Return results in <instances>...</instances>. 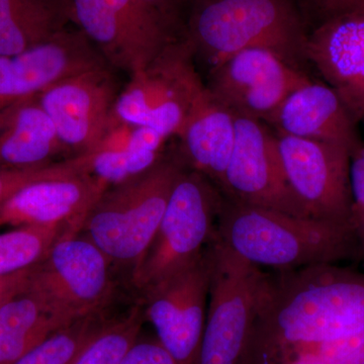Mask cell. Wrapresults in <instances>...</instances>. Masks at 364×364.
Listing matches in <instances>:
<instances>
[{
    "label": "cell",
    "instance_id": "obj_20",
    "mask_svg": "<svg viewBox=\"0 0 364 364\" xmlns=\"http://www.w3.org/2000/svg\"><path fill=\"white\" fill-rule=\"evenodd\" d=\"M64 150L38 95L0 111V168L47 164Z\"/></svg>",
    "mask_w": 364,
    "mask_h": 364
},
{
    "label": "cell",
    "instance_id": "obj_17",
    "mask_svg": "<svg viewBox=\"0 0 364 364\" xmlns=\"http://www.w3.org/2000/svg\"><path fill=\"white\" fill-rule=\"evenodd\" d=\"M107 188L90 173L33 182L0 207V226L67 225L80 230L85 215Z\"/></svg>",
    "mask_w": 364,
    "mask_h": 364
},
{
    "label": "cell",
    "instance_id": "obj_26",
    "mask_svg": "<svg viewBox=\"0 0 364 364\" xmlns=\"http://www.w3.org/2000/svg\"><path fill=\"white\" fill-rule=\"evenodd\" d=\"M145 318V311L141 303L124 318L109 321L74 364L121 363L124 354L138 340Z\"/></svg>",
    "mask_w": 364,
    "mask_h": 364
},
{
    "label": "cell",
    "instance_id": "obj_32",
    "mask_svg": "<svg viewBox=\"0 0 364 364\" xmlns=\"http://www.w3.org/2000/svg\"><path fill=\"white\" fill-rule=\"evenodd\" d=\"M31 270L32 267L0 279V306L6 303L7 299L25 291L28 287Z\"/></svg>",
    "mask_w": 364,
    "mask_h": 364
},
{
    "label": "cell",
    "instance_id": "obj_21",
    "mask_svg": "<svg viewBox=\"0 0 364 364\" xmlns=\"http://www.w3.org/2000/svg\"><path fill=\"white\" fill-rule=\"evenodd\" d=\"M71 18L70 0H0V56L49 42Z\"/></svg>",
    "mask_w": 364,
    "mask_h": 364
},
{
    "label": "cell",
    "instance_id": "obj_4",
    "mask_svg": "<svg viewBox=\"0 0 364 364\" xmlns=\"http://www.w3.org/2000/svg\"><path fill=\"white\" fill-rule=\"evenodd\" d=\"M186 168L181 157L163 156L131 181L109 186L90 208L79 233L112 265L135 272L154 240L174 184Z\"/></svg>",
    "mask_w": 364,
    "mask_h": 364
},
{
    "label": "cell",
    "instance_id": "obj_1",
    "mask_svg": "<svg viewBox=\"0 0 364 364\" xmlns=\"http://www.w3.org/2000/svg\"><path fill=\"white\" fill-rule=\"evenodd\" d=\"M364 332V272L337 263L267 272L244 352L310 346Z\"/></svg>",
    "mask_w": 364,
    "mask_h": 364
},
{
    "label": "cell",
    "instance_id": "obj_14",
    "mask_svg": "<svg viewBox=\"0 0 364 364\" xmlns=\"http://www.w3.org/2000/svg\"><path fill=\"white\" fill-rule=\"evenodd\" d=\"M117 97L105 65L62 79L38 95L59 140L74 156L92 153L104 140Z\"/></svg>",
    "mask_w": 364,
    "mask_h": 364
},
{
    "label": "cell",
    "instance_id": "obj_13",
    "mask_svg": "<svg viewBox=\"0 0 364 364\" xmlns=\"http://www.w3.org/2000/svg\"><path fill=\"white\" fill-rule=\"evenodd\" d=\"M310 80L275 53L253 48L210 69L205 85L234 116L269 123L282 102Z\"/></svg>",
    "mask_w": 364,
    "mask_h": 364
},
{
    "label": "cell",
    "instance_id": "obj_25",
    "mask_svg": "<svg viewBox=\"0 0 364 364\" xmlns=\"http://www.w3.org/2000/svg\"><path fill=\"white\" fill-rule=\"evenodd\" d=\"M238 364H364V332L328 343L247 352Z\"/></svg>",
    "mask_w": 364,
    "mask_h": 364
},
{
    "label": "cell",
    "instance_id": "obj_28",
    "mask_svg": "<svg viewBox=\"0 0 364 364\" xmlns=\"http://www.w3.org/2000/svg\"><path fill=\"white\" fill-rule=\"evenodd\" d=\"M86 155L61 162H51L26 168H0V207L18 191L33 182L88 173Z\"/></svg>",
    "mask_w": 364,
    "mask_h": 364
},
{
    "label": "cell",
    "instance_id": "obj_22",
    "mask_svg": "<svg viewBox=\"0 0 364 364\" xmlns=\"http://www.w3.org/2000/svg\"><path fill=\"white\" fill-rule=\"evenodd\" d=\"M70 323L26 287L0 306V364L16 363Z\"/></svg>",
    "mask_w": 364,
    "mask_h": 364
},
{
    "label": "cell",
    "instance_id": "obj_31",
    "mask_svg": "<svg viewBox=\"0 0 364 364\" xmlns=\"http://www.w3.org/2000/svg\"><path fill=\"white\" fill-rule=\"evenodd\" d=\"M146 4L162 14L182 35L184 16L189 0H142Z\"/></svg>",
    "mask_w": 364,
    "mask_h": 364
},
{
    "label": "cell",
    "instance_id": "obj_19",
    "mask_svg": "<svg viewBox=\"0 0 364 364\" xmlns=\"http://www.w3.org/2000/svg\"><path fill=\"white\" fill-rule=\"evenodd\" d=\"M235 135L234 114L205 85L177 136L181 141L179 156L188 168L208 177L220 189L233 152Z\"/></svg>",
    "mask_w": 364,
    "mask_h": 364
},
{
    "label": "cell",
    "instance_id": "obj_7",
    "mask_svg": "<svg viewBox=\"0 0 364 364\" xmlns=\"http://www.w3.org/2000/svg\"><path fill=\"white\" fill-rule=\"evenodd\" d=\"M267 272L225 246L217 234L213 242L212 277L198 364L239 363Z\"/></svg>",
    "mask_w": 364,
    "mask_h": 364
},
{
    "label": "cell",
    "instance_id": "obj_9",
    "mask_svg": "<svg viewBox=\"0 0 364 364\" xmlns=\"http://www.w3.org/2000/svg\"><path fill=\"white\" fill-rule=\"evenodd\" d=\"M112 267L90 239L68 232L32 267L28 289L73 322L104 311L112 294Z\"/></svg>",
    "mask_w": 364,
    "mask_h": 364
},
{
    "label": "cell",
    "instance_id": "obj_10",
    "mask_svg": "<svg viewBox=\"0 0 364 364\" xmlns=\"http://www.w3.org/2000/svg\"><path fill=\"white\" fill-rule=\"evenodd\" d=\"M213 242L195 261L142 293L146 318L177 364H198L212 277Z\"/></svg>",
    "mask_w": 364,
    "mask_h": 364
},
{
    "label": "cell",
    "instance_id": "obj_30",
    "mask_svg": "<svg viewBox=\"0 0 364 364\" xmlns=\"http://www.w3.org/2000/svg\"><path fill=\"white\" fill-rule=\"evenodd\" d=\"M119 364H177L158 340H145L132 345Z\"/></svg>",
    "mask_w": 364,
    "mask_h": 364
},
{
    "label": "cell",
    "instance_id": "obj_6",
    "mask_svg": "<svg viewBox=\"0 0 364 364\" xmlns=\"http://www.w3.org/2000/svg\"><path fill=\"white\" fill-rule=\"evenodd\" d=\"M184 38L167 46L134 75L117 95L112 124L147 127L165 138L178 136L196 100L205 90Z\"/></svg>",
    "mask_w": 364,
    "mask_h": 364
},
{
    "label": "cell",
    "instance_id": "obj_29",
    "mask_svg": "<svg viewBox=\"0 0 364 364\" xmlns=\"http://www.w3.org/2000/svg\"><path fill=\"white\" fill-rule=\"evenodd\" d=\"M352 226L364 256V145L351 156Z\"/></svg>",
    "mask_w": 364,
    "mask_h": 364
},
{
    "label": "cell",
    "instance_id": "obj_18",
    "mask_svg": "<svg viewBox=\"0 0 364 364\" xmlns=\"http://www.w3.org/2000/svg\"><path fill=\"white\" fill-rule=\"evenodd\" d=\"M279 135L338 144L353 154L364 145L358 124L329 85L310 80L294 90L269 123Z\"/></svg>",
    "mask_w": 364,
    "mask_h": 364
},
{
    "label": "cell",
    "instance_id": "obj_15",
    "mask_svg": "<svg viewBox=\"0 0 364 364\" xmlns=\"http://www.w3.org/2000/svg\"><path fill=\"white\" fill-rule=\"evenodd\" d=\"M306 60L364 128V0L323 14L308 33Z\"/></svg>",
    "mask_w": 364,
    "mask_h": 364
},
{
    "label": "cell",
    "instance_id": "obj_5",
    "mask_svg": "<svg viewBox=\"0 0 364 364\" xmlns=\"http://www.w3.org/2000/svg\"><path fill=\"white\" fill-rule=\"evenodd\" d=\"M224 196L208 177L186 167L178 177L154 240L132 274L147 291L195 261L217 238Z\"/></svg>",
    "mask_w": 364,
    "mask_h": 364
},
{
    "label": "cell",
    "instance_id": "obj_33",
    "mask_svg": "<svg viewBox=\"0 0 364 364\" xmlns=\"http://www.w3.org/2000/svg\"><path fill=\"white\" fill-rule=\"evenodd\" d=\"M317 6L321 14L331 13L342 7L358 2L359 0H313Z\"/></svg>",
    "mask_w": 364,
    "mask_h": 364
},
{
    "label": "cell",
    "instance_id": "obj_24",
    "mask_svg": "<svg viewBox=\"0 0 364 364\" xmlns=\"http://www.w3.org/2000/svg\"><path fill=\"white\" fill-rule=\"evenodd\" d=\"M109 322L102 312L77 318L46 338L13 364H74Z\"/></svg>",
    "mask_w": 364,
    "mask_h": 364
},
{
    "label": "cell",
    "instance_id": "obj_2",
    "mask_svg": "<svg viewBox=\"0 0 364 364\" xmlns=\"http://www.w3.org/2000/svg\"><path fill=\"white\" fill-rule=\"evenodd\" d=\"M219 240L256 267L289 270L363 256L353 227L225 198L218 218Z\"/></svg>",
    "mask_w": 364,
    "mask_h": 364
},
{
    "label": "cell",
    "instance_id": "obj_8",
    "mask_svg": "<svg viewBox=\"0 0 364 364\" xmlns=\"http://www.w3.org/2000/svg\"><path fill=\"white\" fill-rule=\"evenodd\" d=\"M73 20L112 65L134 75L182 36L142 0H70Z\"/></svg>",
    "mask_w": 364,
    "mask_h": 364
},
{
    "label": "cell",
    "instance_id": "obj_23",
    "mask_svg": "<svg viewBox=\"0 0 364 364\" xmlns=\"http://www.w3.org/2000/svg\"><path fill=\"white\" fill-rule=\"evenodd\" d=\"M72 231L79 232V228L23 226L0 234V279L35 267L62 235Z\"/></svg>",
    "mask_w": 364,
    "mask_h": 364
},
{
    "label": "cell",
    "instance_id": "obj_16",
    "mask_svg": "<svg viewBox=\"0 0 364 364\" xmlns=\"http://www.w3.org/2000/svg\"><path fill=\"white\" fill-rule=\"evenodd\" d=\"M104 65L105 59L85 33L67 28L28 51L0 56V111L39 95L62 79Z\"/></svg>",
    "mask_w": 364,
    "mask_h": 364
},
{
    "label": "cell",
    "instance_id": "obj_11",
    "mask_svg": "<svg viewBox=\"0 0 364 364\" xmlns=\"http://www.w3.org/2000/svg\"><path fill=\"white\" fill-rule=\"evenodd\" d=\"M277 140L289 188L309 215L352 226L350 151L338 144L279 134Z\"/></svg>",
    "mask_w": 364,
    "mask_h": 364
},
{
    "label": "cell",
    "instance_id": "obj_27",
    "mask_svg": "<svg viewBox=\"0 0 364 364\" xmlns=\"http://www.w3.org/2000/svg\"><path fill=\"white\" fill-rule=\"evenodd\" d=\"M88 173L109 186L131 181L152 168L164 155L152 151L102 150L85 154Z\"/></svg>",
    "mask_w": 364,
    "mask_h": 364
},
{
    "label": "cell",
    "instance_id": "obj_3",
    "mask_svg": "<svg viewBox=\"0 0 364 364\" xmlns=\"http://www.w3.org/2000/svg\"><path fill=\"white\" fill-rule=\"evenodd\" d=\"M182 37L210 70L253 48L296 68L308 62V33L294 0H189Z\"/></svg>",
    "mask_w": 364,
    "mask_h": 364
},
{
    "label": "cell",
    "instance_id": "obj_12",
    "mask_svg": "<svg viewBox=\"0 0 364 364\" xmlns=\"http://www.w3.org/2000/svg\"><path fill=\"white\" fill-rule=\"evenodd\" d=\"M235 119L233 152L220 188L223 196L244 205L311 218L284 176L277 134L257 119Z\"/></svg>",
    "mask_w": 364,
    "mask_h": 364
}]
</instances>
